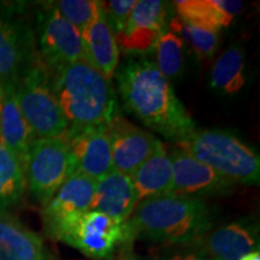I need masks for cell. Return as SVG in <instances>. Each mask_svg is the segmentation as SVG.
Segmentation results:
<instances>
[{
	"label": "cell",
	"instance_id": "20",
	"mask_svg": "<svg viewBox=\"0 0 260 260\" xmlns=\"http://www.w3.org/2000/svg\"><path fill=\"white\" fill-rule=\"evenodd\" d=\"M138 204L151 198L171 194L172 170L170 153L160 141L153 154L130 176Z\"/></svg>",
	"mask_w": 260,
	"mask_h": 260
},
{
	"label": "cell",
	"instance_id": "29",
	"mask_svg": "<svg viewBox=\"0 0 260 260\" xmlns=\"http://www.w3.org/2000/svg\"><path fill=\"white\" fill-rule=\"evenodd\" d=\"M240 260H260V253L259 251H253L248 254L243 255Z\"/></svg>",
	"mask_w": 260,
	"mask_h": 260
},
{
	"label": "cell",
	"instance_id": "30",
	"mask_svg": "<svg viewBox=\"0 0 260 260\" xmlns=\"http://www.w3.org/2000/svg\"><path fill=\"white\" fill-rule=\"evenodd\" d=\"M0 110H2V87H0Z\"/></svg>",
	"mask_w": 260,
	"mask_h": 260
},
{
	"label": "cell",
	"instance_id": "4",
	"mask_svg": "<svg viewBox=\"0 0 260 260\" xmlns=\"http://www.w3.org/2000/svg\"><path fill=\"white\" fill-rule=\"evenodd\" d=\"M177 146L233 183L259 184V154L233 133L195 128Z\"/></svg>",
	"mask_w": 260,
	"mask_h": 260
},
{
	"label": "cell",
	"instance_id": "28",
	"mask_svg": "<svg viewBox=\"0 0 260 260\" xmlns=\"http://www.w3.org/2000/svg\"><path fill=\"white\" fill-rule=\"evenodd\" d=\"M153 260H210L183 247H171L170 251L160 253Z\"/></svg>",
	"mask_w": 260,
	"mask_h": 260
},
{
	"label": "cell",
	"instance_id": "5",
	"mask_svg": "<svg viewBox=\"0 0 260 260\" xmlns=\"http://www.w3.org/2000/svg\"><path fill=\"white\" fill-rule=\"evenodd\" d=\"M16 98L22 116L37 139L58 138L69 126L57 102L50 70L40 56L19 77Z\"/></svg>",
	"mask_w": 260,
	"mask_h": 260
},
{
	"label": "cell",
	"instance_id": "22",
	"mask_svg": "<svg viewBox=\"0 0 260 260\" xmlns=\"http://www.w3.org/2000/svg\"><path fill=\"white\" fill-rule=\"evenodd\" d=\"M246 83L245 54L240 47L233 46L224 52L211 71V87L225 95L240 92Z\"/></svg>",
	"mask_w": 260,
	"mask_h": 260
},
{
	"label": "cell",
	"instance_id": "3",
	"mask_svg": "<svg viewBox=\"0 0 260 260\" xmlns=\"http://www.w3.org/2000/svg\"><path fill=\"white\" fill-rule=\"evenodd\" d=\"M51 77L57 102L69 125H107L117 115L111 81L87 59L52 71Z\"/></svg>",
	"mask_w": 260,
	"mask_h": 260
},
{
	"label": "cell",
	"instance_id": "16",
	"mask_svg": "<svg viewBox=\"0 0 260 260\" xmlns=\"http://www.w3.org/2000/svg\"><path fill=\"white\" fill-rule=\"evenodd\" d=\"M35 140L37 138L32 134L19 110L16 98V86L8 84L2 87L0 142L17 158L24 171L29 152Z\"/></svg>",
	"mask_w": 260,
	"mask_h": 260
},
{
	"label": "cell",
	"instance_id": "11",
	"mask_svg": "<svg viewBox=\"0 0 260 260\" xmlns=\"http://www.w3.org/2000/svg\"><path fill=\"white\" fill-rule=\"evenodd\" d=\"M182 247L210 260H240L259 251V225L253 218H242L210 229Z\"/></svg>",
	"mask_w": 260,
	"mask_h": 260
},
{
	"label": "cell",
	"instance_id": "14",
	"mask_svg": "<svg viewBox=\"0 0 260 260\" xmlns=\"http://www.w3.org/2000/svg\"><path fill=\"white\" fill-rule=\"evenodd\" d=\"M95 181L81 174H73L44 206L42 217L50 236L56 239L65 226L90 211Z\"/></svg>",
	"mask_w": 260,
	"mask_h": 260
},
{
	"label": "cell",
	"instance_id": "8",
	"mask_svg": "<svg viewBox=\"0 0 260 260\" xmlns=\"http://www.w3.org/2000/svg\"><path fill=\"white\" fill-rule=\"evenodd\" d=\"M24 172L29 190L45 206L74 174L73 159L64 140L60 136L35 140Z\"/></svg>",
	"mask_w": 260,
	"mask_h": 260
},
{
	"label": "cell",
	"instance_id": "17",
	"mask_svg": "<svg viewBox=\"0 0 260 260\" xmlns=\"http://www.w3.org/2000/svg\"><path fill=\"white\" fill-rule=\"evenodd\" d=\"M86 58L107 80L111 81L119 61V50L113 28L103 2L94 21L82 34Z\"/></svg>",
	"mask_w": 260,
	"mask_h": 260
},
{
	"label": "cell",
	"instance_id": "1",
	"mask_svg": "<svg viewBox=\"0 0 260 260\" xmlns=\"http://www.w3.org/2000/svg\"><path fill=\"white\" fill-rule=\"evenodd\" d=\"M117 81L123 105L147 128L176 142L195 129L170 80L153 61H129L117 74Z\"/></svg>",
	"mask_w": 260,
	"mask_h": 260
},
{
	"label": "cell",
	"instance_id": "24",
	"mask_svg": "<svg viewBox=\"0 0 260 260\" xmlns=\"http://www.w3.org/2000/svg\"><path fill=\"white\" fill-rule=\"evenodd\" d=\"M170 31L175 32L182 41L189 45V47L201 59H209L217 51L219 44V32L211 30L201 25L191 24L175 17L169 23Z\"/></svg>",
	"mask_w": 260,
	"mask_h": 260
},
{
	"label": "cell",
	"instance_id": "23",
	"mask_svg": "<svg viewBox=\"0 0 260 260\" xmlns=\"http://www.w3.org/2000/svg\"><path fill=\"white\" fill-rule=\"evenodd\" d=\"M27 188L24 169L4 145L0 142V211L17 205Z\"/></svg>",
	"mask_w": 260,
	"mask_h": 260
},
{
	"label": "cell",
	"instance_id": "6",
	"mask_svg": "<svg viewBox=\"0 0 260 260\" xmlns=\"http://www.w3.org/2000/svg\"><path fill=\"white\" fill-rule=\"evenodd\" d=\"M34 31L21 3H0V87L14 84L38 58Z\"/></svg>",
	"mask_w": 260,
	"mask_h": 260
},
{
	"label": "cell",
	"instance_id": "10",
	"mask_svg": "<svg viewBox=\"0 0 260 260\" xmlns=\"http://www.w3.org/2000/svg\"><path fill=\"white\" fill-rule=\"evenodd\" d=\"M60 138L69 148L74 174L98 181L113 170L107 125H69Z\"/></svg>",
	"mask_w": 260,
	"mask_h": 260
},
{
	"label": "cell",
	"instance_id": "26",
	"mask_svg": "<svg viewBox=\"0 0 260 260\" xmlns=\"http://www.w3.org/2000/svg\"><path fill=\"white\" fill-rule=\"evenodd\" d=\"M51 3L58 14L77 29L80 34H82L94 21L102 4V2L98 0H59Z\"/></svg>",
	"mask_w": 260,
	"mask_h": 260
},
{
	"label": "cell",
	"instance_id": "12",
	"mask_svg": "<svg viewBox=\"0 0 260 260\" xmlns=\"http://www.w3.org/2000/svg\"><path fill=\"white\" fill-rule=\"evenodd\" d=\"M172 170L171 194L203 199L230 193L236 186L205 162L177 148L170 153Z\"/></svg>",
	"mask_w": 260,
	"mask_h": 260
},
{
	"label": "cell",
	"instance_id": "9",
	"mask_svg": "<svg viewBox=\"0 0 260 260\" xmlns=\"http://www.w3.org/2000/svg\"><path fill=\"white\" fill-rule=\"evenodd\" d=\"M37 37L40 58L51 73L87 59L82 35L58 14L52 3H44L37 12Z\"/></svg>",
	"mask_w": 260,
	"mask_h": 260
},
{
	"label": "cell",
	"instance_id": "15",
	"mask_svg": "<svg viewBox=\"0 0 260 260\" xmlns=\"http://www.w3.org/2000/svg\"><path fill=\"white\" fill-rule=\"evenodd\" d=\"M168 4L160 0L136 2L125 27L116 34L118 50L130 54L153 51L160 35L167 30Z\"/></svg>",
	"mask_w": 260,
	"mask_h": 260
},
{
	"label": "cell",
	"instance_id": "2",
	"mask_svg": "<svg viewBox=\"0 0 260 260\" xmlns=\"http://www.w3.org/2000/svg\"><path fill=\"white\" fill-rule=\"evenodd\" d=\"M125 226L129 242L141 237L167 247H182L212 229V214L203 199L167 194L139 203Z\"/></svg>",
	"mask_w": 260,
	"mask_h": 260
},
{
	"label": "cell",
	"instance_id": "25",
	"mask_svg": "<svg viewBox=\"0 0 260 260\" xmlns=\"http://www.w3.org/2000/svg\"><path fill=\"white\" fill-rule=\"evenodd\" d=\"M155 67L168 80L181 75L184 67V42L178 35L165 30L155 44Z\"/></svg>",
	"mask_w": 260,
	"mask_h": 260
},
{
	"label": "cell",
	"instance_id": "7",
	"mask_svg": "<svg viewBox=\"0 0 260 260\" xmlns=\"http://www.w3.org/2000/svg\"><path fill=\"white\" fill-rule=\"evenodd\" d=\"M87 258L109 260L117 249L129 243L125 223L98 211H88L71 222L56 236Z\"/></svg>",
	"mask_w": 260,
	"mask_h": 260
},
{
	"label": "cell",
	"instance_id": "27",
	"mask_svg": "<svg viewBox=\"0 0 260 260\" xmlns=\"http://www.w3.org/2000/svg\"><path fill=\"white\" fill-rule=\"evenodd\" d=\"M138 0H111L103 2L104 10L109 17L115 35L125 27Z\"/></svg>",
	"mask_w": 260,
	"mask_h": 260
},
{
	"label": "cell",
	"instance_id": "19",
	"mask_svg": "<svg viewBox=\"0 0 260 260\" xmlns=\"http://www.w3.org/2000/svg\"><path fill=\"white\" fill-rule=\"evenodd\" d=\"M0 260H53L44 241L6 211H0Z\"/></svg>",
	"mask_w": 260,
	"mask_h": 260
},
{
	"label": "cell",
	"instance_id": "13",
	"mask_svg": "<svg viewBox=\"0 0 260 260\" xmlns=\"http://www.w3.org/2000/svg\"><path fill=\"white\" fill-rule=\"evenodd\" d=\"M107 132L111 145L112 169L128 176H132L160 144V140L152 133L139 128L118 113L109 122Z\"/></svg>",
	"mask_w": 260,
	"mask_h": 260
},
{
	"label": "cell",
	"instance_id": "18",
	"mask_svg": "<svg viewBox=\"0 0 260 260\" xmlns=\"http://www.w3.org/2000/svg\"><path fill=\"white\" fill-rule=\"evenodd\" d=\"M138 199L130 176L112 170L95 181L90 211H98L125 223L134 212Z\"/></svg>",
	"mask_w": 260,
	"mask_h": 260
},
{
	"label": "cell",
	"instance_id": "21",
	"mask_svg": "<svg viewBox=\"0 0 260 260\" xmlns=\"http://www.w3.org/2000/svg\"><path fill=\"white\" fill-rule=\"evenodd\" d=\"M174 5L182 21L218 32L229 27L243 9L242 2L234 0H177Z\"/></svg>",
	"mask_w": 260,
	"mask_h": 260
}]
</instances>
